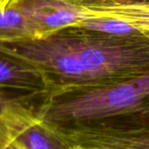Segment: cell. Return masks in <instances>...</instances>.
I'll return each instance as SVG.
<instances>
[{"instance_id": "1", "label": "cell", "mask_w": 149, "mask_h": 149, "mask_svg": "<svg viewBox=\"0 0 149 149\" xmlns=\"http://www.w3.org/2000/svg\"><path fill=\"white\" fill-rule=\"evenodd\" d=\"M35 109L54 128L114 116L149 114V71L107 86L49 92Z\"/></svg>"}, {"instance_id": "2", "label": "cell", "mask_w": 149, "mask_h": 149, "mask_svg": "<svg viewBox=\"0 0 149 149\" xmlns=\"http://www.w3.org/2000/svg\"><path fill=\"white\" fill-rule=\"evenodd\" d=\"M57 33L77 55L87 71L93 86H103L149 71V35H117L79 27Z\"/></svg>"}, {"instance_id": "3", "label": "cell", "mask_w": 149, "mask_h": 149, "mask_svg": "<svg viewBox=\"0 0 149 149\" xmlns=\"http://www.w3.org/2000/svg\"><path fill=\"white\" fill-rule=\"evenodd\" d=\"M0 50L21 58L41 70L50 79V92L92 87L87 71L73 51L57 34L0 42Z\"/></svg>"}, {"instance_id": "4", "label": "cell", "mask_w": 149, "mask_h": 149, "mask_svg": "<svg viewBox=\"0 0 149 149\" xmlns=\"http://www.w3.org/2000/svg\"><path fill=\"white\" fill-rule=\"evenodd\" d=\"M54 129L68 149H149V114L114 116Z\"/></svg>"}, {"instance_id": "5", "label": "cell", "mask_w": 149, "mask_h": 149, "mask_svg": "<svg viewBox=\"0 0 149 149\" xmlns=\"http://www.w3.org/2000/svg\"><path fill=\"white\" fill-rule=\"evenodd\" d=\"M32 24L37 38H44L60 30L76 26L95 16L76 0H14Z\"/></svg>"}, {"instance_id": "6", "label": "cell", "mask_w": 149, "mask_h": 149, "mask_svg": "<svg viewBox=\"0 0 149 149\" xmlns=\"http://www.w3.org/2000/svg\"><path fill=\"white\" fill-rule=\"evenodd\" d=\"M0 88L45 94L53 86L38 67L0 50Z\"/></svg>"}, {"instance_id": "7", "label": "cell", "mask_w": 149, "mask_h": 149, "mask_svg": "<svg viewBox=\"0 0 149 149\" xmlns=\"http://www.w3.org/2000/svg\"><path fill=\"white\" fill-rule=\"evenodd\" d=\"M96 16H107L128 23L149 35V0H76Z\"/></svg>"}, {"instance_id": "8", "label": "cell", "mask_w": 149, "mask_h": 149, "mask_svg": "<svg viewBox=\"0 0 149 149\" xmlns=\"http://www.w3.org/2000/svg\"><path fill=\"white\" fill-rule=\"evenodd\" d=\"M35 38L32 24L14 2L0 8V42Z\"/></svg>"}, {"instance_id": "9", "label": "cell", "mask_w": 149, "mask_h": 149, "mask_svg": "<svg viewBox=\"0 0 149 149\" xmlns=\"http://www.w3.org/2000/svg\"><path fill=\"white\" fill-rule=\"evenodd\" d=\"M73 27L117 35L135 34L141 32L139 30L125 21L107 16H92L82 20Z\"/></svg>"}, {"instance_id": "10", "label": "cell", "mask_w": 149, "mask_h": 149, "mask_svg": "<svg viewBox=\"0 0 149 149\" xmlns=\"http://www.w3.org/2000/svg\"><path fill=\"white\" fill-rule=\"evenodd\" d=\"M37 95H42V94L0 88V149L8 148L9 146V141H8L7 133L3 122V116H4V111L6 107L15 100L24 98V97H30V96H37Z\"/></svg>"}, {"instance_id": "11", "label": "cell", "mask_w": 149, "mask_h": 149, "mask_svg": "<svg viewBox=\"0 0 149 149\" xmlns=\"http://www.w3.org/2000/svg\"><path fill=\"white\" fill-rule=\"evenodd\" d=\"M13 1L14 0H0V8H3V7L7 6L9 3H10Z\"/></svg>"}]
</instances>
